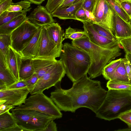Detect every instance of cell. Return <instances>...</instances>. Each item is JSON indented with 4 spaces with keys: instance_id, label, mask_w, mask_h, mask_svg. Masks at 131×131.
<instances>
[{
    "instance_id": "cell-1",
    "label": "cell",
    "mask_w": 131,
    "mask_h": 131,
    "mask_svg": "<svg viewBox=\"0 0 131 131\" xmlns=\"http://www.w3.org/2000/svg\"><path fill=\"white\" fill-rule=\"evenodd\" d=\"M61 82L54 85L55 89L51 93L50 97L61 111L74 113L84 107L95 113L107 93L100 81L92 80L87 74L73 83L69 89L62 88Z\"/></svg>"
},
{
    "instance_id": "cell-2",
    "label": "cell",
    "mask_w": 131,
    "mask_h": 131,
    "mask_svg": "<svg viewBox=\"0 0 131 131\" xmlns=\"http://www.w3.org/2000/svg\"><path fill=\"white\" fill-rule=\"evenodd\" d=\"M72 44L84 50L89 55L91 63L88 73L91 79L102 74L104 67L121 54L119 45L106 48L92 42L87 36L72 40Z\"/></svg>"
},
{
    "instance_id": "cell-3",
    "label": "cell",
    "mask_w": 131,
    "mask_h": 131,
    "mask_svg": "<svg viewBox=\"0 0 131 131\" xmlns=\"http://www.w3.org/2000/svg\"><path fill=\"white\" fill-rule=\"evenodd\" d=\"M60 57L66 74L73 83L87 74L91 59L85 51L72 44L65 43Z\"/></svg>"
},
{
    "instance_id": "cell-4",
    "label": "cell",
    "mask_w": 131,
    "mask_h": 131,
    "mask_svg": "<svg viewBox=\"0 0 131 131\" xmlns=\"http://www.w3.org/2000/svg\"><path fill=\"white\" fill-rule=\"evenodd\" d=\"M131 109V91L108 89L101 106L95 113L96 117L110 121L118 118Z\"/></svg>"
},
{
    "instance_id": "cell-5",
    "label": "cell",
    "mask_w": 131,
    "mask_h": 131,
    "mask_svg": "<svg viewBox=\"0 0 131 131\" xmlns=\"http://www.w3.org/2000/svg\"><path fill=\"white\" fill-rule=\"evenodd\" d=\"M18 126L24 131H42L50 121L56 118L34 110H10Z\"/></svg>"
},
{
    "instance_id": "cell-6",
    "label": "cell",
    "mask_w": 131,
    "mask_h": 131,
    "mask_svg": "<svg viewBox=\"0 0 131 131\" xmlns=\"http://www.w3.org/2000/svg\"><path fill=\"white\" fill-rule=\"evenodd\" d=\"M13 110H34L53 116L56 119L61 118V111L50 98L43 92L31 95L24 104L15 107Z\"/></svg>"
},
{
    "instance_id": "cell-7",
    "label": "cell",
    "mask_w": 131,
    "mask_h": 131,
    "mask_svg": "<svg viewBox=\"0 0 131 131\" xmlns=\"http://www.w3.org/2000/svg\"><path fill=\"white\" fill-rule=\"evenodd\" d=\"M40 27L29 20L25 21L10 34L11 47L19 54Z\"/></svg>"
},
{
    "instance_id": "cell-8",
    "label": "cell",
    "mask_w": 131,
    "mask_h": 131,
    "mask_svg": "<svg viewBox=\"0 0 131 131\" xmlns=\"http://www.w3.org/2000/svg\"><path fill=\"white\" fill-rule=\"evenodd\" d=\"M66 74L63 66L59 60L42 77L38 79L33 89L30 92L31 95L43 92L61 82Z\"/></svg>"
},
{
    "instance_id": "cell-9",
    "label": "cell",
    "mask_w": 131,
    "mask_h": 131,
    "mask_svg": "<svg viewBox=\"0 0 131 131\" xmlns=\"http://www.w3.org/2000/svg\"><path fill=\"white\" fill-rule=\"evenodd\" d=\"M30 91L27 88L0 90V104L19 106L25 103Z\"/></svg>"
},
{
    "instance_id": "cell-10",
    "label": "cell",
    "mask_w": 131,
    "mask_h": 131,
    "mask_svg": "<svg viewBox=\"0 0 131 131\" xmlns=\"http://www.w3.org/2000/svg\"><path fill=\"white\" fill-rule=\"evenodd\" d=\"M62 50L51 41L45 27H42L39 50L37 57L44 58H56L60 57Z\"/></svg>"
},
{
    "instance_id": "cell-11",
    "label": "cell",
    "mask_w": 131,
    "mask_h": 131,
    "mask_svg": "<svg viewBox=\"0 0 131 131\" xmlns=\"http://www.w3.org/2000/svg\"><path fill=\"white\" fill-rule=\"evenodd\" d=\"M82 23L84 31L90 41L102 47L111 48L119 43V39L111 40L98 34L94 29L91 23L85 21Z\"/></svg>"
},
{
    "instance_id": "cell-12",
    "label": "cell",
    "mask_w": 131,
    "mask_h": 131,
    "mask_svg": "<svg viewBox=\"0 0 131 131\" xmlns=\"http://www.w3.org/2000/svg\"><path fill=\"white\" fill-rule=\"evenodd\" d=\"M32 23L40 27L51 24L55 22L51 14L45 7L38 6L27 17Z\"/></svg>"
},
{
    "instance_id": "cell-13",
    "label": "cell",
    "mask_w": 131,
    "mask_h": 131,
    "mask_svg": "<svg viewBox=\"0 0 131 131\" xmlns=\"http://www.w3.org/2000/svg\"><path fill=\"white\" fill-rule=\"evenodd\" d=\"M42 27L39 28L28 43L20 52L22 59H32L37 57L41 41Z\"/></svg>"
},
{
    "instance_id": "cell-14",
    "label": "cell",
    "mask_w": 131,
    "mask_h": 131,
    "mask_svg": "<svg viewBox=\"0 0 131 131\" xmlns=\"http://www.w3.org/2000/svg\"><path fill=\"white\" fill-rule=\"evenodd\" d=\"M113 28L116 37L119 39L131 37V25L115 12L113 20Z\"/></svg>"
},
{
    "instance_id": "cell-15",
    "label": "cell",
    "mask_w": 131,
    "mask_h": 131,
    "mask_svg": "<svg viewBox=\"0 0 131 131\" xmlns=\"http://www.w3.org/2000/svg\"><path fill=\"white\" fill-rule=\"evenodd\" d=\"M21 60L20 54L10 46L7 56V66L18 81L19 80V72Z\"/></svg>"
},
{
    "instance_id": "cell-16",
    "label": "cell",
    "mask_w": 131,
    "mask_h": 131,
    "mask_svg": "<svg viewBox=\"0 0 131 131\" xmlns=\"http://www.w3.org/2000/svg\"><path fill=\"white\" fill-rule=\"evenodd\" d=\"M32 59L34 73L39 79L43 76L58 60L55 58H44L36 57Z\"/></svg>"
},
{
    "instance_id": "cell-17",
    "label": "cell",
    "mask_w": 131,
    "mask_h": 131,
    "mask_svg": "<svg viewBox=\"0 0 131 131\" xmlns=\"http://www.w3.org/2000/svg\"><path fill=\"white\" fill-rule=\"evenodd\" d=\"M47 34L51 41L59 48L62 49V42L64 33L58 23H54L44 26Z\"/></svg>"
},
{
    "instance_id": "cell-18",
    "label": "cell",
    "mask_w": 131,
    "mask_h": 131,
    "mask_svg": "<svg viewBox=\"0 0 131 131\" xmlns=\"http://www.w3.org/2000/svg\"><path fill=\"white\" fill-rule=\"evenodd\" d=\"M18 81L7 67L3 59H0V90L7 87Z\"/></svg>"
},
{
    "instance_id": "cell-19",
    "label": "cell",
    "mask_w": 131,
    "mask_h": 131,
    "mask_svg": "<svg viewBox=\"0 0 131 131\" xmlns=\"http://www.w3.org/2000/svg\"><path fill=\"white\" fill-rule=\"evenodd\" d=\"M84 1L82 0L66 8L58 9L51 15L53 17H57L60 19L77 20L75 17V13L76 12L82 7Z\"/></svg>"
},
{
    "instance_id": "cell-20",
    "label": "cell",
    "mask_w": 131,
    "mask_h": 131,
    "mask_svg": "<svg viewBox=\"0 0 131 131\" xmlns=\"http://www.w3.org/2000/svg\"><path fill=\"white\" fill-rule=\"evenodd\" d=\"M27 14L21 15L0 26V34L9 35L24 21L28 20Z\"/></svg>"
},
{
    "instance_id": "cell-21",
    "label": "cell",
    "mask_w": 131,
    "mask_h": 131,
    "mask_svg": "<svg viewBox=\"0 0 131 131\" xmlns=\"http://www.w3.org/2000/svg\"><path fill=\"white\" fill-rule=\"evenodd\" d=\"M34 74V70L32 59H22L19 72V80H26Z\"/></svg>"
},
{
    "instance_id": "cell-22",
    "label": "cell",
    "mask_w": 131,
    "mask_h": 131,
    "mask_svg": "<svg viewBox=\"0 0 131 131\" xmlns=\"http://www.w3.org/2000/svg\"><path fill=\"white\" fill-rule=\"evenodd\" d=\"M18 126L16 120L9 111L0 114V131H8Z\"/></svg>"
},
{
    "instance_id": "cell-23",
    "label": "cell",
    "mask_w": 131,
    "mask_h": 131,
    "mask_svg": "<svg viewBox=\"0 0 131 131\" xmlns=\"http://www.w3.org/2000/svg\"><path fill=\"white\" fill-rule=\"evenodd\" d=\"M109 80L126 83L130 82L127 74L124 58L122 59L120 63L110 77Z\"/></svg>"
},
{
    "instance_id": "cell-24",
    "label": "cell",
    "mask_w": 131,
    "mask_h": 131,
    "mask_svg": "<svg viewBox=\"0 0 131 131\" xmlns=\"http://www.w3.org/2000/svg\"><path fill=\"white\" fill-rule=\"evenodd\" d=\"M115 11L106 0H105L104 20L106 29L114 34L113 28V17Z\"/></svg>"
},
{
    "instance_id": "cell-25",
    "label": "cell",
    "mask_w": 131,
    "mask_h": 131,
    "mask_svg": "<svg viewBox=\"0 0 131 131\" xmlns=\"http://www.w3.org/2000/svg\"><path fill=\"white\" fill-rule=\"evenodd\" d=\"M104 3L105 0H97L92 13L96 23L106 28L104 20Z\"/></svg>"
},
{
    "instance_id": "cell-26",
    "label": "cell",
    "mask_w": 131,
    "mask_h": 131,
    "mask_svg": "<svg viewBox=\"0 0 131 131\" xmlns=\"http://www.w3.org/2000/svg\"><path fill=\"white\" fill-rule=\"evenodd\" d=\"M11 45L10 34H0V54L3 57L7 65V56Z\"/></svg>"
},
{
    "instance_id": "cell-27",
    "label": "cell",
    "mask_w": 131,
    "mask_h": 131,
    "mask_svg": "<svg viewBox=\"0 0 131 131\" xmlns=\"http://www.w3.org/2000/svg\"><path fill=\"white\" fill-rule=\"evenodd\" d=\"M31 8L17 12L5 11L0 15V26L7 23L15 18L21 15L27 14Z\"/></svg>"
},
{
    "instance_id": "cell-28",
    "label": "cell",
    "mask_w": 131,
    "mask_h": 131,
    "mask_svg": "<svg viewBox=\"0 0 131 131\" xmlns=\"http://www.w3.org/2000/svg\"><path fill=\"white\" fill-rule=\"evenodd\" d=\"M87 36L84 31L72 28L69 26L66 30L64 38V39H69L74 40Z\"/></svg>"
},
{
    "instance_id": "cell-29",
    "label": "cell",
    "mask_w": 131,
    "mask_h": 131,
    "mask_svg": "<svg viewBox=\"0 0 131 131\" xmlns=\"http://www.w3.org/2000/svg\"><path fill=\"white\" fill-rule=\"evenodd\" d=\"M122 59L112 60L104 67L102 74L106 80H109L110 77L120 63Z\"/></svg>"
},
{
    "instance_id": "cell-30",
    "label": "cell",
    "mask_w": 131,
    "mask_h": 131,
    "mask_svg": "<svg viewBox=\"0 0 131 131\" xmlns=\"http://www.w3.org/2000/svg\"><path fill=\"white\" fill-rule=\"evenodd\" d=\"M108 89L127 90L131 91V83L109 80L106 84Z\"/></svg>"
},
{
    "instance_id": "cell-31",
    "label": "cell",
    "mask_w": 131,
    "mask_h": 131,
    "mask_svg": "<svg viewBox=\"0 0 131 131\" xmlns=\"http://www.w3.org/2000/svg\"><path fill=\"white\" fill-rule=\"evenodd\" d=\"M106 0L115 12L125 21L127 22L129 21V17L119 3L115 0Z\"/></svg>"
},
{
    "instance_id": "cell-32",
    "label": "cell",
    "mask_w": 131,
    "mask_h": 131,
    "mask_svg": "<svg viewBox=\"0 0 131 131\" xmlns=\"http://www.w3.org/2000/svg\"><path fill=\"white\" fill-rule=\"evenodd\" d=\"M92 24L95 30L100 35L112 40L118 39L109 30L103 26L96 23Z\"/></svg>"
},
{
    "instance_id": "cell-33",
    "label": "cell",
    "mask_w": 131,
    "mask_h": 131,
    "mask_svg": "<svg viewBox=\"0 0 131 131\" xmlns=\"http://www.w3.org/2000/svg\"><path fill=\"white\" fill-rule=\"evenodd\" d=\"M31 3L27 0L21 1L14 3L7 9V12H17L28 9L30 7Z\"/></svg>"
},
{
    "instance_id": "cell-34",
    "label": "cell",
    "mask_w": 131,
    "mask_h": 131,
    "mask_svg": "<svg viewBox=\"0 0 131 131\" xmlns=\"http://www.w3.org/2000/svg\"><path fill=\"white\" fill-rule=\"evenodd\" d=\"M64 0H48L45 6L48 12L52 14L56 10Z\"/></svg>"
},
{
    "instance_id": "cell-35",
    "label": "cell",
    "mask_w": 131,
    "mask_h": 131,
    "mask_svg": "<svg viewBox=\"0 0 131 131\" xmlns=\"http://www.w3.org/2000/svg\"><path fill=\"white\" fill-rule=\"evenodd\" d=\"M119 42L123 47L126 53L131 54V37L120 39Z\"/></svg>"
},
{
    "instance_id": "cell-36",
    "label": "cell",
    "mask_w": 131,
    "mask_h": 131,
    "mask_svg": "<svg viewBox=\"0 0 131 131\" xmlns=\"http://www.w3.org/2000/svg\"><path fill=\"white\" fill-rule=\"evenodd\" d=\"M75 17L77 20L82 23L85 21L90 22L86 16L84 9L82 7L76 12Z\"/></svg>"
},
{
    "instance_id": "cell-37",
    "label": "cell",
    "mask_w": 131,
    "mask_h": 131,
    "mask_svg": "<svg viewBox=\"0 0 131 131\" xmlns=\"http://www.w3.org/2000/svg\"><path fill=\"white\" fill-rule=\"evenodd\" d=\"M97 0H84L82 7L92 13Z\"/></svg>"
},
{
    "instance_id": "cell-38",
    "label": "cell",
    "mask_w": 131,
    "mask_h": 131,
    "mask_svg": "<svg viewBox=\"0 0 131 131\" xmlns=\"http://www.w3.org/2000/svg\"><path fill=\"white\" fill-rule=\"evenodd\" d=\"M118 118L126 124L128 127L131 128V109L122 114Z\"/></svg>"
},
{
    "instance_id": "cell-39",
    "label": "cell",
    "mask_w": 131,
    "mask_h": 131,
    "mask_svg": "<svg viewBox=\"0 0 131 131\" xmlns=\"http://www.w3.org/2000/svg\"><path fill=\"white\" fill-rule=\"evenodd\" d=\"M38 79L39 78L37 75L34 73L30 77L25 80L27 84V89L30 92L34 88Z\"/></svg>"
},
{
    "instance_id": "cell-40",
    "label": "cell",
    "mask_w": 131,
    "mask_h": 131,
    "mask_svg": "<svg viewBox=\"0 0 131 131\" xmlns=\"http://www.w3.org/2000/svg\"><path fill=\"white\" fill-rule=\"evenodd\" d=\"M27 88V86L25 80H21L7 87L6 89H14Z\"/></svg>"
},
{
    "instance_id": "cell-41",
    "label": "cell",
    "mask_w": 131,
    "mask_h": 131,
    "mask_svg": "<svg viewBox=\"0 0 131 131\" xmlns=\"http://www.w3.org/2000/svg\"><path fill=\"white\" fill-rule=\"evenodd\" d=\"M13 3L12 0H6L0 3V15L6 11Z\"/></svg>"
},
{
    "instance_id": "cell-42",
    "label": "cell",
    "mask_w": 131,
    "mask_h": 131,
    "mask_svg": "<svg viewBox=\"0 0 131 131\" xmlns=\"http://www.w3.org/2000/svg\"><path fill=\"white\" fill-rule=\"evenodd\" d=\"M123 9L131 18V2H123L119 4Z\"/></svg>"
},
{
    "instance_id": "cell-43",
    "label": "cell",
    "mask_w": 131,
    "mask_h": 131,
    "mask_svg": "<svg viewBox=\"0 0 131 131\" xmlns=\"http://www.w3.org/2000/svg\"><path fill=\"white\" fill-rule=\"evenodd\" d=\"M57 128L56 124L53 120L49 122L42 131H57Z\"/></svg>"
},
{
    "instance_id": "cell-44",
    "label": "cell",
    "mask_w": 131,
    "mask_h": 131,
    "mask_svg": "<svg viewBox=\"0 0 131 131\" xmlns=\"http://www.w3.org/2000/svg\"><path fill=\"white\" fill-rule=\"evenodd\" d=\"M13 106L9 104L2 103L0 104V114H2L8 111L15 108Z\"/></svg>"
},
{
    "instance_id": "cell-45",
    "label": "cell",
    "mask_w": 131,
    "mask_h": 131,
    "mask_svg": "<svg viewBox=\"0 0 131 131\" xmlns=\"http://www.w3.org/2000/svg\"><path fill=\"white\" fill-rule=\"evenodd\" d=\"M124 64L129 80L131 83V68L126 58H124Z\"/></svg>"
},
{
    "instance_id": "cell-46",
    "label": "cell",
    "mask_w": 131,
    "mask_h": 131,
    "mask_svg": "<svg viewBox=\"0 0 131 131\" xmlns=\"http://www.w3.org/2000/svg\"><path fill=\"white\" fill-rule=\"evenodd\" d=\"M75 0H64L58 9L64 8L68 7L72 5Z\"/></svg>"
},
{
    "instance_id": "cell-47",
    "label": "cell",
    "mask_w": 131,
    "mask_h": 131,
    "mask_svg": "<svg viewBox=\"0 0 131 131\" xmlns=\"http://www.w3.org/2000/svg\"><path fill=\"white\" fill-rule=\"evenodd\" d=\"M84 10L86 16L90 22L92 23H96L95 18L93 13L87 10Z\"/></svg>"
},
{
    "instance_id": "cell-48",
    "label": "cell",
    "mask_w": 131,
    "mask_h": 131,
    "mask_svg": "<svg viewBox=\"0 0 131 131\" xmlns=\"http://www.w3.org/2000/svg\"><path fill=\"white\" fill-rule=\"evenodd\" d=\"M30 2L31 3L37 5H40L45 0H27Z\"/></svg>"
},
{
    "instance_id": "cell-49",
    "label": "cell",
    "mask_w": 131,
    "mask_h": 131,
    "mask_svg": "<svg viewBox=\"0 0 131 131\" xmlns=\"http://www.w3.org/2000/svg\"><path fill=\"white\" fill-rule=\"evenodd\" d=\"M125 57L128 61L131 63V54L126 53Z\"/></svg>"
},
{
    "instance_id": "cell-50",
    "label": "cell",
    "mask_w": 131,
    "mask_h": 131,
    "mask_svg": "<svg viewBox=\"0 0 131 131\" xmlns=\"http://www.w3.org/2000/svg\"><path fill=\"white\" fill-rule=\"evenodd\" d=\"M116 131H131V128L128 127V128L122 129H118V130H116Z\"/></svg>"
},
{
    "instance_id": "cell-51",
    "label": "cell",
    "mask_w": 131,
    "mask_h": 131,
    "mask_svg": "<svg viewBox=\"0 0 131 131\" xmlns=\"http://www.w3.org/2000/svg\"><path fill=\"white\" fill-rule=\"evenodd\" d=\"M82 0H75L74 1V2L73 4H75V3H78L80 2V1H81Z\"/></svg>"
},
{
    "instance_id": "cell-52",
    "label": "cell",
    "mask_w": 131,
    "mask_h": 131,
    "mask_svg": "<svg viewBox=\"0 0 131 131\" xmlns=\"http://www.w3.org/2000/svg\"><path fill=\"white\" fill-rule=\"evenodd\" d=\"M6 0H0V3H2L4 1H5Z\"/></svg>"
},
{
    "instance_id": "cell-53",
    "label": "cell",
    "mask_w": 131,
    "mask_h": 131,
    "mask_svg": "<svg viewBox=\"0 0 131 131\" xmlns=\"http://www.w3.org/2000/svg\"><path fill=\"white\" fill-rule=\"evenodd\" d=\"M128 63L129 64L130 66V67L131 68V63H130L128 61Z\"/></svg>"
},
{
    "instance_id": "cell-54",
    "label": "cell",
    "mask_w": 131,
    "mask_h": 131,
    "mask_svg": "<svg viewBox=\"0 0 131 131\" xmlns=\"http://www.w3.org/2000/svg\"><path fill=\"white\" fill-rule=\"evenodd\" d=\"M129 22L131 24V18L130 19Z\"/></svg>"
}]
</instances>
